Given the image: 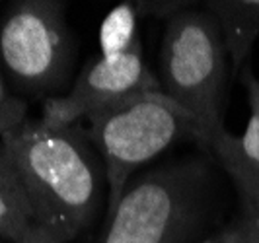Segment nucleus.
Wrapping results in <instances>:
<instances>
[{"instance_id": "nucleus-1", "label": "nucleus", "mask_w": 259, "mask_h": 243, "mask_svg": "<svg viewBox=\"0 0 259 243\" xmlns=\"http://www.w3.org/2000/svg\"><path fill=\"white\" fill-rule=\"evenodd\" d=\"M39 228L70 243L88 230L104 197L105 166L86 128L27 119L0 138Z\"/></svg>"}, {"instance_id": "nucleus-2", "label": "nucleus", "mask_w": 259, "mask_h": 243, "mask_svg": "<svg viewBox=\"0 0 259 243\" xmlns=\"http://www.w3.org/2000/svg\"><path fill=\"white\" fill-rule=\"evenodd\" d=\"M228 49L219 20L207 8H189L166 22L160 47V88L197 119L210 152L224 132Z\"/></svg>"}, {"instance_id": "nucleus-3", "label": "nucleus", "mask_w": 259, "mask_h": 243, "mask_svg": "<svg viewBox=\"0 0 259 243\" xmlns=\"http://www.w3.org/2000/svg\"><path fill=\"white\" fill-rule=\"evenodd\" d=\"M88 121L86 132L105 166L107 216L115 210L139 167L185 138L203 144L197 119L164 91L137 93Z\"/></svg>"}, {"instance_id": "nucleus-4", "label": "nucleus", "mask_w": 259, "mask_h": 243, "mask_svg": "<svg viewBox=\"0 0 259 243\" xmlns=\"http://www.w3.org/2000/svg\"><path fill=\"white\" fill-rule=\"evenodd\" d=\"M208 181V166L193 158L131 179L102 243H185L207 208Z\"/></svg>"}, {"instance_id": "nucleus-5", "label": "nucleus", "mask_w": 259, "mask_h": 243, "mask_svg": "<svg viewBox=\"0 0 259 243\" xmlns=\"http://www.w3.org/2000/svg\"><path fill=\"white\" fill-rule=\"evenodd\" d=\"M74 37L66 4L16 0L0 18V66L8 86L31 98H53L72 70Z\"/></svg>"}, {"instance_id": "nucleus-6", "label": "nucleus", "mask_w": 259, "mask_h": 243, "mask_svg": "<svg viewBox=\"0 0 259 243\" xmlns=\"http://www.w3.org/2000/svg\"><path fill=\"white\" fill-rule=\"evenodd\" d=\"M143 91H162V88L144 61L143 41L139 39L121 59L98 57L90 61L65 95L43 102L41 121L49 127H72L80 119H90Z\"/></svg>"}, {"instance_id": "nucleus-7", "label": "nucleus", "mask_w": 259, "mask_h": 243, "mask_svg": "<svg viewBox=\"0 0 259 243\" xmlns=\"http://www.w3.org/2000/svg\"><path fill=\"white\" fill-rule=\"evenodd\" d=\"M240 80L246 88L249 105L246 130L240 136H234L228 130L221 132L210 152L236 183L242 203L259 206V78L246 64L240 70Z\"/></svg>"}, {"instance_id": "nucleus-8", "label": "nucleus", "mask_w": 259, "mask_h": 243, "mask_svg": "<svg viewBox=\"0 0 259 243\" xmlns=\"http://www.w3.org/2000/svg\"><path fill=\"white\" fill-rule=\"evenodd\" d=\"M203 6L219 20L232 70L238 74L259 39V0H210Z\"/></svg>"}, {"instance_id": "nucleus-9", "label": "nucleus", "mask_w": 259, "mask_h": 243, "mask_svg": "<svg viewBox=\"0 0 259 243\" xmlns=\"http://www.w3.org/2000/svg\"><path fill=\"white\" fill-rule=\"evenodd\" d=\"M27 195L0 144V243H22L37 231Z\"/></svg>"}, {"instance_id": "nucleus-10", "label": "nucleus", "mask_w": 259, "mask_h": 243, "mask_svg": "<svg viewBox=\"0 0 259 243\" xmlns=\"http://www.w3.org/2000/svg\"><path fill=\"white\" fill-rule=\"evenodd\" d=\"M139 10L135 2H121L107 14L100 26V57L115 61L135 47L139 35Z\"/></svg>"}, {"instance_id": "nucleus-11", "label": "nucleus", "mask_w": 259, "mask_h": 243, "mask_svg": "<svg viewBox=\"0 0 259 243\" xmlns=\"http://www.w3.org/2000/svg\"><path fill=\"white\" fill-rule=\"evenodd\" d=\"M203 243H259L257 208L244 205L240 216Z\"/></svg>"}, {"instance_id": "nucleus-12", "label": "nucleus", "mask_w": 259, "mask_h": 243, "mask_svg": "<svg viewBox=\"0 0 259 243\" xmlns=\"http://www.w3.org/2000/svg\"><path fill=\"white\" fill-rule=\"evenodd\" d=\"M27 119V103L10 91L0 66V138L20 128Z\"/></svg>"}, {"instance_id": "nucleus-13", "label": "nucleus", "mask_w": 259, "mask_h": 243, "mask_svg": "<svg viewBox=\"0 0 259 243\" xmlns=\"http://www.w3.org/2000/svg\"><path fill=\"white\" fill-rule=\"evenodd\" d=\"M135 4L141 18H158L164 24L174 16L193 8V2H183V0H143Z\"/></svg>"}, {"instance_id": "nucleus-14", "label": "nucleus", "mask_w": 259, "mask_h": 243, "mask_svg": "<svg viewBox=\"0 0 259 243\" xmlns=\"http://www.w3.org/2000/svg\"><path fill=\"white\" fill-rule=\"evenodd\" d=\"M22 243H63L59 237H55L51 231H47L45 228H37V231L33 235H29L26 241Z\"/></svg>"}, {"instance_id": "nucleus-15", "label": "nucleus", "mask_w": 259, "mask_h": 243, "mask_svg": "<svg viewBox=\"0 0 259 243\" xmlns=\"http://www.w3.org/2000/svg\"><path fill=\"white\" fill-rule=\"evenodd\" d=\"M255 208H257V214H259V206H255Z\"/></svg>"}]
</instances>
